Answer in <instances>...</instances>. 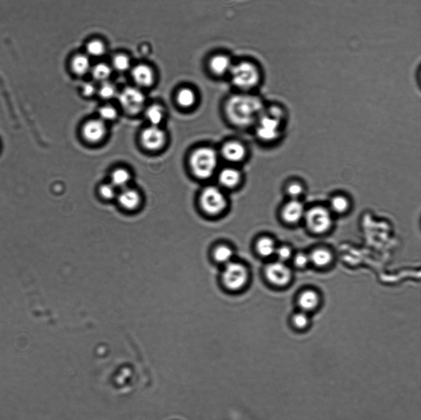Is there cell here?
Listing matches in <instances>:
<instances>
[{"instance_id": "7a4b0ae2", "label": "cell", "mask_w": 421, "mask_h": 420, "mask_svg": "<svg viewBox=\"0 0 421 420\" xmlns=\"http://www.w3.org/2000/svg\"><path fill=\"white\" fill-rule=\"evenodd\" d=\"M285 118L286 113L280 107L275 105L265 107L254 125L258 138L266 143L278 139Z\"/></svg>"}, {"instance_id": "ba28073f", "label": "cell", "mask_w": 421, "mask_h": 420, "mask_svg": "<svg viewBox=\"0 0 421 420\" xmlns=\"http://www.w3.org/2000/svg\"><path fill=\"white\" fill-rule=\"evenodd\" d=\"M222 278L224 285L230 289L238 290L247 282L248 271L241 263L232 261L225 265Z\"/></svg>"}, {"instance_id": "e575fe53", "label": "cell", "mask_w": 421, "mask_h": 420, "mask_svg": "<svg viewBox=\"0 0 421 420\" xmlns=\"http://www.w3.org/2000/svg\"><path fill=\"white\" fill-rule=\"evenodd\" d=\"M275 255L279 259V261L285 262L291 258L292 251L289 247L282 246L276 248Z\"/></svg>"}, {"instance_id": "7402d4cb", "label": "cell", "mask_w": 421, "mask_h": 420, "mask_svg": "<svg viewBox=\"0 0 421 420\" xmlns=\"http://www.w3.org/2000/svg\"><path fill=\"white\" fill-rule=\"evenodd\" d=\"M92 67L89 56L87 55H77L72 59L71 70L77 76H85L91 71Z\"/></svg>"}, {"instance_id": "8992f818", "label": "cell", "mask_w": 421, "mask_h": 420, "mask_svg": "<svg viewBox=\"0 0 421 420\" xmlns=\"http://www.w3.org/2000/svg\"><path fill=\"white\" fill-rule=\"evenodd\" d=\"M117 98L121 109L130 115L138 114L146 108L145 94L137 86L125 87L118 93Z\"/></svg>"}, {"instance_id": "4316f807", "label": "cell", "mask_w": 421, "mask_h": 420, "mask_svg": "<svg viewBox=\"0 0 421 420\" xmlns=\"http://www.w3.org/2000/svg\"><path fill=\"white\" fill-rule=\"evenodd\" d=\"M118 92L117 87L114 83L109 81L101 83L98 87L97 95L104 101H110L115 98H117Z\"/></svg>"}, {"instance_id": "3957f363", "label": "cell", "mask_w": 421, "mask_h": 420, "mask_svg": "<svg viewBox=\"0 0 421 420\" xmlns=\"http://www.w3.org/2000/svg\"><path fill=\"white\" fill-rule=\"evenodd\" d=\"M219 157L220 155L212 147H199L190 154V170L199 180H208L216 173L219 164Z\"/></svg>"}, {"instance_id": "9c48e42d", "label": "cell", "mask_w": 421, "mask_h": 420, "mask_svg": "<svg viewBox=\"0 0 421 420\" xmlns=\"http://www.w3.org/2000/svg\"><path fill=\"white\" fill-rule=\"evenodd\" d=\"M167 136L161 127L149 125L140 134L142 145L149 151L155 152L163 148L167 143Z\"/></svg>"}, {"instance_id": "5b68a950", "label": "cell", "mask_w": 421, "mask_h": 420, "mask_svg": "<svg viewBox=\"0 0 421 420\" xmlns=\"http://www.w3.org/2000/svg\"><path fill=\"white\" fill-rule=\"evenodd\" d=\"M199 203L205 213L216 215L223 212L226 208L227 199L222 188L208 186L201 191Z\"/></svg>"}, {"instance_id": "7c38bea8", "label": "cell", "mask_w": 421, "mask_h": 420, "mask_svg": "<svg viewBox=\"0 0 421 420\" xmlns=\"http://www.w3.org/2000/svg\"><path fill=\"white\" fill-rule=\"evenodd\" d=\"M265 274L268 281L277 286H285L289 283L292 277L290 269L285 263L279 261L268 265Z\"/></svg>"}, {"instance_id": "ffe728a7", "label": "cell", "mask_w": 421, "mask_h": 420, "mask_svg": "<svg viewBox=\"0 0 421 420\" xmlns=\"http://www.w3.org/2000/svg\"><path fill=\"white\" fill-rule=\"evenodd\" d=\"M197 94L190 87H183L178 91L176 95L177 104L183 109L193 108L197 102Z\"/></svg>"}, {"instance_id": "9a60e30c", "label": "cell", "mask_w": 421, "mask_h": 420, "mask_svg": "<svg viewBox=\"0 0 421 420\" xmlns=\"http://www.w3.org/2000/svg\"><path fill=\"white\" fill-rule=\"evenodd\" d=\"M218 182L223 189H233L238 187L242 181V173L239 169L234 167L223 168L218 172Z\"/></svg>"}, {"instance_id": "277c9868", "label": "cell", "mask_w": 421, "mask_h": 420, "mask_svg": "<svg viewBox=\"0 0 421 420\" xmlns=\"http://www.w3.org/2000/svg\"><path fill=\"white\" fill-rule=\"evenodd\" d=\"M229 75L233 86L243 92L254 89L261 80L260 71L257 65L248 61L233 64Z\"/></svg>"}, {"instance_id": "1f68e13d", "label": "cell", "mask_w": 421, "mask_h": 420, "mask_svg": "<svg viewBox=\"0 0 421 420\" xmlns=\"http://www.w3.org/2000/svg\"><path fill=\"white\" fill-rule=\"evenodd\" d=\"M233 251L227 246H220L215 250L214 257L218 262L227 265L233 261Z\"/></svg>"}, {"instance_id": "4dcf8cb0", "label": "cell", "mask_w": 421, "mask_h": 420, "mask_svg": "<svg viewBox=\"0 0 421 420\" xmlns=\"http://www.w3.org/2000/svg\"><path fill=\"white\" fill-rule=\"evenodd\" d=\"M99 118L107 123L116 120L118 113L117 109L114 106L107 104L100 107L98 109Z\"/></svg>"}, {"instance_id": "30bf717a", "label": "cell", "mask_w": 421, "mask_h": 420, "mask_svg": "<svg viewBox=\"0 0 421 420\" xmlns=\"http://www.w3.org/2000/svg\"><path fill=\"white\" fill-rule=\"evenodd\" d=\"M107 123L99 118L87 120L82 128V135L86 142L98 144L105 139L108 134Z\"/></svg>"}, {"instance_id": "5bb4252c", "label": "cell", "mask_w": 421, "mask_h": 420, "mask_svg": "<svg viewBox=\"0 0 421 420\" xmlns=\"http://www.w3.org/2000/svg\"><path fill=\"white\" fill-rule=\"evenodd\" d=\"M132 77L137 87L148 89L155 83V72L151 66L147 64H140L132 68Z\"/></svg>"}, {"instance_id": "2e32d148", "label": "cell", "mask_w": 421, "mask_h": 420, "mask_svg": "<svg viewBox=\"0 0 421 420\" xmlns=\"http://www.w3.org/2000/svg\"><path fill=\"white\" fill-rule=\"evenodd\" d=\"M232 59L224 54L212 56L208 62V68L215 76L220 77L229 74L233 67Z\"/></svg>"}, {"instance_id": "836d02e7", "label": "cell", "mask_w": 421, "mask_h": 420, "mask_svg": "<svg viewBox=\"0 0 421 420\" xmlns=\"http://www.w3.org/2000/svg\"><path fill=\"white\" fill-rule=\"evenodd\" d=\"M293 324L295 327L299 329H303L307 327L309 319L308 316L304 312L297 313L293 317Z\"/></svg>"}, {"instance_id": "d4e9b609", "label": "cell", "mask_w": 421, "mask_h": 420, "mask_svg": "<svg viewBox=\"0 0 421 420\" xmlns=\"http://www.w3.org/2000/svg\"><path fill=\"white\" fill-rule=\"evenodd\" d=\"M310 257V262L318 267L323 268L328 266L332 261V256L329 251L319 249L314 250Z\"/></svg>"}, {"instance_id": "603a6c76", "label": "cell", "mask_w": 421, "mask_h": 420, "mask_svg": "<svg viewBox=\"0 0 421 420\" xmlns=\"http://www.w3.org/2000/svg\"><path fill=\"white\" fill-rule=\"evenodd\" d=\"M110 183L118 189H124L128 187L132 180V174L127 168L120 167L114 169L111 172Z\"/></svg>"}, {"instance_id": "d6986e66", "label": "cell", "mask_w": 421, "mask_h": 420, "mask_svg": "<svg viewBox=\"0 0 421 420\" xmlns=\"http://www.w3.org/2000/svg\"><path fill=\"white\" fill-rule=\"evenodd\" d=\"M307 192V185L301 179H291L285 186V193L289 199L301 200Z\"/></svg>"}, {"instance_id": "d590c367", "label": "cell", "mask_w": 421, "mask_h": 420, "mask_svg": "<svg viewBox=\"0 0 421 420\" xmlns=\"http://www.w3.org/2000/svg\"><path fill=\"white\" fill-rule=\"evenodd\" d=\"M98 86L93 82H86L84 83L82 87V93L83 96L86 98H91L95 95H97Z\"/></svg>"}, {"instance_id": "8fae6325", "label": "cell", "mask_w": 421, "mask_h": 420, "mask_svg": "<svg viewBox=\"0 0 421 420\" xmlns=\"http://www.w3.org/2000/svg\"><path fill=\"white\" fill-rule=\"evenodd\" d=\"M248 154L244 144L236 140L224 143L221 147L220 156L231 164H239L244 161Z\"/></svg>"}, {"instance_id": "8d00e7d4", "label": "cell", "mask_w": 421, "mask_h": 420, "mask_svg": "<svg viewBox=\"0 0 421 420\" xmlns=\"http://www.w3.org/2000/svg\"><path fill=\"white\" fill-rule=\"evenodd\" d=\"M310 262V257L304 253L297 254L294 258L295 265L298 268H303L306 267Z\"/></svg>"}, {"instance_id": "83f0119b", "label": "cell", "mask_w": 421, "mask_h": 420, "mask_svg": "<svg viewBox=\"0 0 421 420\" xmlns=\"http://www.w3.org/2000/svg\"><path fill=\"white\" fill-rule=\"evenodd\" d=\"M257 247L258 252L264 257L268 258L275 255L276 250L275 243L270 238H261L258 240Z\"/></svg>"}, {"instance_id": "ac0fdd59", "label": "cell", "mask_w": 421, "mask_h": 420, "mask_svg": "<svg viewBox=\"0 0 421 420\" xmlns=\"http://www.w3.org/2000/svg\"><path fill=\"white\" fill-rule=\"evenodd\" d=\"M351 206L350 197L345 192H336L330 197L328 208L331 213L338 215L345 214L350 210Z\"/></svg>"}, {"instance_id": "52a82bcc", "label": "cell", "mask_w": 421, "mask_h": 420, "mask_svg": "<svg viewBox=\"0 0 421 420\" xmlns=\"http://www.w3.org/2000/svg\"><path fill=\"white\" fill-rule=\"evenodd\" d=\"M304 218L307 227L315 234L326 233L332 224V213L323 205H314L306 209Z\"/></svg>"}, {"instance_id": "4fadbf2b", "label": "cell", "mask_w": 421, "mask_h": 420, "mask_svg": "<svg viewBox=\"0 0 421 420\" xmlns=\"http://www.w3.org/2000/svg\"><path fill=\"white\" fill-rule=\"evenodd\" d=\"M305 206L301 200L289 199L282 209L283 220L289 224L297 223L304 218Z\"/></svg>"}, {"instance_id": "6da1fadb", "label": "cell", "mask_w": 421, "mask_h": 420, "mask_svg": "<svg viewBox=\"0 0 421 420\" xmlns=\"http://www.w3.org/2000/svg\"><path fill=\"white\" fill-rule=\"evenodd\" d=\"M266 106L259 97L243 93L230 97L224 112L235 126L245 128L254 126Z\"/></svg>"}, {"instance_id": "e0dca14e", "label": "cell", "mask_w": 421, "mask_h": 420, "mask_svg": "<svg viewBox=\"0 0 421 420\" xmlns=\"http://www.w3.org/2000/svg\"><path fill=\"white\" fill-rule=\"evenodd\" d=\"M117 199L121 207L129 211L138 208L142 203L141 194L136 189L129 187L121 189Z\"/></svg>"}, {"instance_id": "44dd1931", "label": "cell", "mask_w": 421, "mask_h": 420, "mask_svg": "<svg viewBox=\"0 0 421 420\" xmlns=\"http://www.w3.org/2000/svg\"><path fill=\"white\" fill-rule=\"evenodd\" d=\"M145 114L149 125L158 127H160L161 125L163 123L165 115H166L164 107L157 103L145 108Z\"/></svg>"}, {"instance_id": "f1b7e54d", "label": "cell", "mask_w": 421, "mask_h": 420, "mask_svg": "<svg viewBox=\"0 0 421 420\" xmlns=\"http://www.w3.org/2000/svg\"><path fill=\"white\" fill-rule=\"evenodd\" d=\"M112 68L120 73L129 71L131 68L130 59L126 55L118 54L114 56L112 61Z\"/></svg>"}, {"instance_id": "f546056e", "label": "cell", "mask_w": 421, "mask_h": 420, "mask_svg": "<svg viewBox=\"0 0 421 420\" xmlns=\"http://www.w3.org/2000/svg\"><path fill=\"white\" fill-rule=\"evenodd\" d=\"M106 51L105 44L99 40L90 41L86 46L87 55L92 57H101L105 55Z\"/></svg>"}, {"instance_id": "484cf974", "label": "cell", "mask_w": 421, "mask_h": 420, "mask_svg": "<svg viewBox=\"0 0 421 420\" xmlns=\"http://www.w3.org/2000/svg\"><path fill=\"white\" fill-rule=\"evenodd\" d=\"M90 72L93 79L101 83L109 81L112 73V68L110 65L101 62L92 67Z\"/></svg>"}, {"instance_id": "d6a6232c", "label": "cell", "mask_w": 421, "mask_h": 420, "mask_svg": "<svg viewBox=\"0 0 421 420\" xmlns=\"http://www.w3.org/2000/svg\"><path fill=\"white\" fill-rule=\"evenodd\" d=\"M117 188L111 183H104L99 187L98 192L102 199L106 200H113L117 198Z\"/></svg>"}, {"instance_id": "cb8c5ba5", "label": "cell", "mask_w": 421, "mask_h": 420, "mask_svg": "<svg viewBox=\"0 0 421 420\" xmlns=\"http://www.w3.org/2000/svg\"><path fill=\"white\" fill-rule=\"evenodd\" d=\"M320 296L316 291L307 290L302 293L298 300L299 306L304 311H311L319 304Z\"/></svg>"}]
</instances>
